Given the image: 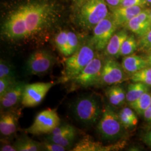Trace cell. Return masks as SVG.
<instances>
[{
    "label": "cell",
    "instance_id": "obj_1",
    "mask_svg": "<svg viewBox=\"0 0 151 151\" xmlns=\"http://www.w3.org/2000/svg\"><path fill=\"white\" fill-rule=\"evenodd\" d=\"M52 12V5L46 2L35 1L25 4L20 40L33 38L47 28Z\"/></svg>",
    "mask_w": 151,
    "mask_h": 151
},
{
    "label": "cell",
    "instance_id": "obj_2",
    "mask_svg": "<svg viewBox=\"0 0 151 151\" xmlns=\"http://www.w3.org/2000/svg\"><path fill=\"white\" fill-rule=\"evenodd\" d=\"M72 110L77 120L86 126L96 124L103 111L99 99L92 95L77 99L72 104Z\"/></svg>",
    "mask_w": 151,
    "mask_h": 151
},
{
    "label": "cell",
    "instance_id": "obj_3",
    "mask_svg": "<svg viewBox=\"0 0 151 151\" xmlns=\"http://www.w3.org/2000/svg\"><path fill=\"white\" fill-rule=\"evenodd\" d=\"M96 50L89 40L80 46L75 52L67 57L65 61L62 80L70 81L88 65L97 54Z\"/></svg>",
    "mask_w": 151,
    "mask_h": 151
},
{
    "label": "cell",
    "instance_id": "obj_4",
    "mask_svg": "<svg viewBox=\"0 0 151 151\" xmlns=\"http://www.w3.org/2000/svg\"><path fill=\"white\" fill-rule=\"evenodd\" d=\"M109 15L105 0H88L78 9L76 20L85 30H93Z\"/></svg>",
    "mask_w": 151,
    "mask_h": 151
},
{
    "label": "cell",
    "instance_id": "obj_5",
    "mask_svg": "<svg viewBox=\"0 0 151 151\" xmlns=\"http://www.w3.org/2000/svg\"><path fill=\"white\" fill-rule=\"evenodd\" d=\"M98 133L101 138L107 141H115L124 134L126 129L122 124L119 114L110 105L103 109V113L97 125Z\"/></svg>",
    "mask_w": 151,
    "mask_h": 151
},
{
    "label": "cell",
    "instance_id": "obj_6",
    "mask_svg": "<svg viewBox=\"0 0 151 151\" xmlns=\"http://www.w3.org/2000/svg\"><path fill=\"white\" fill-rule=\"evenodd\" d=\"M104 60L103 56L97 53L80 74L70 81L72 83V88H87L98 85Z\"/></svg>",
    "mask_w": 151,
    "mask_h": 151
},
{
    "label": "cell",
    "instance_id": "obj_7",
    "mask_svg": "<svg viewBox=\"0 0 151 151\" xmlns=\"http://www.w3.org/2000/svg\"><path fill=\"white\" fill-rule=\"evenodd\" d=\"M56 63V58L45 50H38L31 54L25 63V70L29 75H43L48 73Z\"/></svg>",
    "mask_w": 151,
    "mask_h": 151
},
{
    "label": "cell",
    "instance_id": "obj_8",
    "mask_svg": "<svg viewBox=\"0 0 151 151\" xmlns=\"http://www.w3.org/2000/svg\"><path fill=\"white\" fill-rule=\"evenodd\" d=\"M118 27L111 14L95 27L90 41L96 51L104 50Z\"/></svg>",
    "mask_w": 151,
    "mask_h": 151
},
{
    "label": "cell",
    "instance_id": "obj_9",
    "mask_svg": "<svg viewBox=\"0 0 151 151\" xmlns=\"http://www.w3.org/2000/svg\"><path fill=\"white\" fill-rule=\"evenodd\" d=\"M60 123V120L56 110L48 109L38 114L26 132L33 135L49 134Z\"/></svg>",
    "mask_w": 151,
    "mask_h": 151
},
{
    "label": "cell",
    "instance_id": "obj_10",
    "mask_svg": "<svg viewBox=\"0 0 151 151\" xmlns=\"http://www.w3.org/2000/svg\"><path fill=\"white\" fill-rule=\"evenodd\" d=\"M127 74L118 61L113 58L105 59L101 75L98 85L111 86L125 81Z\"/></svg>",
    "mask_w": 151,
    "mask_h": 151
},
{
    "label": "cell",
    "instance_id": "obj_11",
    "mask_svg": "<svg viewBox=\"0 0 151 151\" xmlns=\"http://www.w3.org/2000/svg\"><path fill=\"white\" fill-rule=\"evenodd\" d=\"M52 82H37L27 84L22 98V105L24 107L32 108L39 105L50 89L53 87Z\"/></svg>",
    "mask_w": 151,
    "mask_h": 151
},
{
    "label": "cell",
    "instance_id": "obj_12",
    "mask_svg": "<svg viewBox=\"0 0 151 151\" xmlns=\"http://www.w3.org/2000/svg\"><path fill=\"white\" fill-rule=\"evenodd\" d=\"M150 10L144 9L128 22L124 27L127 30L140 37L151 29Z\"/></svg>",
    "mask_w": 151,
    "mask_h": 151
},
{
    "label": "cell",
    "instance_id": "obj_13",
    "mask_svg": "<svg viewBox=\"0 0 151 151\" xmlns=\"http://www.w3.org/2000/svg\"><path fill=\"white\" fill-rule=\"evenodd\" d=\"M26 85L24 82L17 81L2 97H0L1 109L3 110L9 109L22 102Z\"/></svg>",
    "mask_w": 151,
    "mask_h": 151
},
{
    "label": "cell",
    "instance_id": "obj_14",
    "mask_svg": "<svg viewBox=\"0 0 151 151\" xmlns=\"http://www.w3.org/2000/svg\"><path fill=\"white\" fill-rule=\"evenodd\" d=\"M145 9L143 6H119L111 10V14L118 27L124 26L134 17L139 14Z\"/></svg>",
    "mask_w": 151,
    "mask_h": 151
},
{
    "label": "cell",
    "instance_id": "obj_15",
    "mask_svg": "<svg viewBox=\"0 0 151 151\" xmlns=\"http://www.w3.org/2000/svg\"><path fill=\"white\" fill-rule=\"evenodd\" d=\"M19 116L11 110L1 114L0 117V132L5 137H10L16 133Z\"/></svg>",
    "mask_w": 151,
    "mask_h": 151
},
{
    "label": "cell",
    "instance_id": "obj_16",
    "mask_svg": "<svg viewBox=\"0 0 151 151\" xmlns=\"http://www.w3.org/2000/svg\"><path fill=\"white\" fill-rule=\"evenodd\" d=\"M128 35L127 29H122L115 32L104 49L105 55L109 58H118L122 45Z\"/></svg>",
    "mask_w": 151,
    "mask_h": 151
},
{
    "label": "cell",
    "instance_id": "obj_17",
    "mask_svg": "<svg viewBox=\"0 0 151 151\" xmlns=\"http://www.w3.org/2000/svg\"><path fill=\"white\" fill-rule=\"evenodd\" d=\"M122 65L125 73L130 76L149 66L148 61L145 57L131 54L124 57Z\"/></svg>",
    "mask_w": 151,
    "mask_h": 151
},
{
    "label": "cell",
    "instance_id": "obj_18",
    "mask_svg": "<svg viewBox=\"0 0 151 151\" xmlns=\"http://www.w3.org/2000/svg\"><path fill=\"white\" fill-rule=\"evenodd\" d=\"M126 92L124 88L118 84L111 85L106 90V96L111 105L119 107L126 101Z\"/></svg>",
    "mask_w": 151,
    "mask_h": 151
},
{
    "label": "cell",
    "instance_id": "obj_19",
    "mask_svg": "<svg viewBox=\"0 0 151 151\" xmlns=\"http://www.w3.org/2000/svg\"><path fill=\"white\" fill-rule=\"evenodd\" d=\"M118 148L116 145L115 146H101L97 142L90 140L88 138H84L76 144L72 151H110Z\"/></svg>",
    "mask_w": 151,
    "mask_h": 151
},
{
    "label": "cell",
    "instance_id": "obj_20",
    "mask_svg": "<svg viewBox=\"0 0 151 151\" xmlns=\"http://www.w3.org/2000/svg\"><path fill=\"white\" fill-rule=\"evenodd\" d=\"M149 87L139 82H133L130 83L126 92V101L129 104L134 101L143 94L149 91Z\"/></svg>",
    "mask_w": 151,
    "mask_h": 151
},
{
    "label": "cell",
    "instance_id": "obj_21",
    "mask_svg": "<svg viewBox=\"0 0 151 151\" xmlns=\"http://www.w3.org/2000/svg\"><path fill=\"white\" fill-rule=\"evenodd\" d=\"M76 131L75 129L57 135H47L46 140L58 144L67 149H68L72 146L73 142L75 140Z\"/></svg>",
    "mask_w": 151,
    "mask_h": 151
},
{
    "label": "cell",
    "instance_id": "obj_22",
    "mask_svg": "<svg viewBox=\"0 0 151 151\" xmlns=\"http://www.w3.org/2000/svg\"><path fill=\"white\" fill-rule=\"evenodd\" d=\"M151 104V93L149 91L143 94L134 101L129 104L130 107L139 115H143Z\"/></svg>",
    "mask_w": 151,
    "mask_h": 151
},
{
    "label": "cell",
    "instance_id": "obj_23",
    "mask_svg": "<svg viewBox=\"0 0 151 151\" xmlns=\"http://www.w3.org/2000/svg\"><path fill=\"white\" fill-rule=\"evenodd\" d=\"M17 151H38L42 150V144L27 137H24L16 141L14 144Z\"/></svg>",
    "mask_w": 151,
    "mask_h": 151
},
{
    "label": "cell",
    "instance_id": "obj_24",
    "mask_svg": "<svg viewBox=\"0 0 151 151\" xmlns=\"http://www.w3.org/2000/svg\"><path fill=\"white\" fill-rule=\"evenodd\" d=\"M138 49V42L134 35L132 34L124 40L120 50V56L125 57L134 54Z\"/></svg>",
    "mask_w": 151,
    "mask_h": 151
},
{
    "label": "cell",
    "instance_id": "obj_25",
    "mask_svg": "<svg viewBox=\"0 0 151 151\" xmlns=\"http://www.w3.org/2000/svg\"><path fill=\"white\" fill-rule=\"evenodd\" d=\"M132 82H139L151 87V67H147L130 76Z\"/></svg>",
    "mask_w": 151,
    "mask_h": 151
},
{
    "label": "cell",
    "instance_id": "obj_26",
    "mask_svg": "<svg viewBox=\"0 0 151 151\" xmlns=\"http://www.w3.org/2000/svg\"><path fill=\"white\" fill-rule=\"evenodd\" d=\"M55 43L60 52L68 57V35L67 31L62 30L55 37Z\"/></svg>",
    "mask_w": 151,
    "mask_h": 151
},
{
    "label": "cell",
    "instance_id": "obj_27",
    "mask_svg": "<svg viewBox=\"0 0 151 151\" xmlns=\"http://www.w3.org/2000/svg\"><path fill=\"white\" fill-rule=\"evenodd\" d=\"M5 77L16 78V72L11 63L1 59L0 60V78Z\"/></svg>",
    "mask_w": 151,
    "mask_h": 151
},
{
    "label": "cell",
    "instance_id": "obj_28",
    "mask_svg": "<svg viewBox=\"0 0 151 151\" xmlns=\"http://www.w3.org/2000/svg\"><path fill=\"white\" fill-rule=\"evenodd\" d=\"M68 57L73 54L80 46L79 39L75 32L68 31Z\"/></svg>",
    "mask_w": 151,
    "mask_h": 151
},
{
    "label": "cell",
    "instance_id": "obj_29",
    "mask_svg": "<svg viewBox=\"0 0 151 151\" xmlns=\"http://www.w3.org/2000/svg\"><path fill=\"white\" fill-rule=\"evenodd\" d=\"M138 49L140 51L148 52L151 50V29L143 35L139 37Z\"/></svg>",
    "mask_w": 151,
    "mask_h": 151
},
{
    "label": "cell",
    "instance_id": "obj_30",
    "mask_svg": "<svg viewBox=\"0 0 151 151\" xmlns=\"http://www.w3.org/2000/svg\"><path fill=\"white\" fill-rule=\"evenodd\" d=\"M16 82V78H14L5 77L0 78V97H2Z\"/></svg>",
    "mask_w": 151,
    "mask_h": 151
},
{
    "label": "cell",
    "instance_id": "obj_31",
    "mask_svg": "<svg viewBox=\"0 0 151 151\" xmlns=\"http://www.w3.org/2000/svg\"><path fill=\"white\" fill-rule=\"evenodd\" d=\"M118 114L120 120L125 129H130L135 127L137 125L130 118L129 115L126 113L123 108L120 110Z\"/></svg>",
    "mask_w": 151,
    "mask_h": 151
},
{
    "label": "cell",
    "instance_id": "obj_32",
    "mask_svg": "<svg viewBox=\"0 0 151 151\" xmlns=\"http://www.w3.org/2000/svg\"><path fill=\"white\" fill-rule=\"evenodd\" d=\"M42 150L48 151H65L67 148L58 144L55 143L48 140H45L41 143Z\"/></svg>",
    "mask_w": 151,
    "mask_h": 151
},
{
    "label": "cell",
    "instance_id": "obj_33",
    "mask_svg": "<svg viewBox=\"0 0 151 151\" xmlns=\"http://www.w3.org/2000/svg\"><path fill=\"white\" fill-rule=\"evenodd\" d=\"M73 129H75V128L70 124H60L58 127L55 128L50 133H49L48 134L51 135H60Z\"/></svg>",
    "mask_w": 151,
    "mask_h": 151
},
{
    "label": "cell",
    "instance_id": "obj_34",
    "mask_svg": "<svg viewBox=\"0 0 151 151\" xmlns=\"http://www.w3.org/2000/svg\"><path fill=\"white\" fill-rule=\"evenodd\" d=\"M148 4L146 0H123L120 6L128 7V6H143Z\"/></svg>",
    "mask_w": 151,
    "mask_h": 151
},
{
    "label": "cell",
    "instance_id": "obj_35",
    "mask_svg": "<svg viewBox=\"0 0 151 151\" xmlns=\"http://www.w3.org/2000/svg\"><path fill=\"white\" fill-rule=\"evenodd\" d=\"M108 6L111 10L120 6L123 0H105Z\"/></svg>",
    "mask_w": 151,
    "mask_h": 151
},
{
    "label": "cell",
    "instance_id": "obj_36",
    "mask_svg": "<svg viewBox=\"0 0 151 151\" xmlns=\"http://www.w3.org/2000/svg\"><path fill=\"white\" fill-rule=\"evenodd\" d=\"M142 139L146 145L151 148V128L142 135Z\"/></svg>",
    "mask_w": 151,
    "mask_h": 151
},
{
    "label": "cell",
    "instance_id": "obj_37",
    "mask_svg": "<svg viewBox=\"0 0 151 151\" xmlns=\"http://www.w3.org/2000/svg\"><path fill=\"white\" fill-rule=\"evenodd\" d=\"M1 151H17L15 146L9 143L3 144L1 147Z\"/></svg>",
    "mask_w": 151,
    "mask_h": 151
},
{
    "label": "cell",
    "instance_id": "obj_38",
    "mask_svg": "<svg viewBox=\"0 0 151 151\" xmlns=\"http://www.w3.org/2000/svg\"><path fill=\"white\" fill-rule=\"evenodd\" d=\"M143 116L146 122L151 123V104L150 106L145 111Z\"/></svg>",
    "mask_w": 151,
    "mask_h": 151
},
{
    "label": "cell",
    "instance_id": "obj_39",
    "mask_svg": "<svg viewBox=\"0 0 151 151\" xmlns=\"http://www.w3.org/2000/svg\"><path fill=\"white\" fill-rule=\"evenodd\" d=\"M87 1L88 0H73V2L74 6L78 9Z\"/></svg>",
    "mask_w": 151,
    "mask_h": 151
},
{
    "label": "cell",
    "instance_id": "obj_40",
    "mask_svg": "<svg viewBox=\"0 0 151 151\" xmlns=\"http://www.w3.org/2000/svg\"><path fill=\"white\" fill-rule=\"evenodd\" d=\"M147 53V55H146L145 57H146V59H147V61H148L149 66L151 67V50H150V51H148Z\"/></svg>",
    "mask_w": 151,
    "mask_h": 151
},
{
    "label": "cell",
    "instance_id": "obj_41",
    "mask_svg": "<svg viewBox=\"0 0 151 151\" xmlns=\"http://www.w3.org/2000/svg\"><path fill=\"white\" fill-rule=\"evenodd\" d=\"M146 1L147 2V3H149V4H151V0H146Z\"/></svg>",
    "mask_w": 151,
    "mask_h": 151
},
{
    "label": "cell",
    "instance_id": "obj_42",
    "mask_svg": "<svg viewBox=\"0 0 151 151\" xmlns=\"http://www.w3.org/2000/svg\"><path fill=\"white\" fill-rule=\"evenodd\" d=\"M150 17H151V11H150Z\"/></svg>",
    "mask_w": 151,
    "mask_h": 151
}]
</instances>
